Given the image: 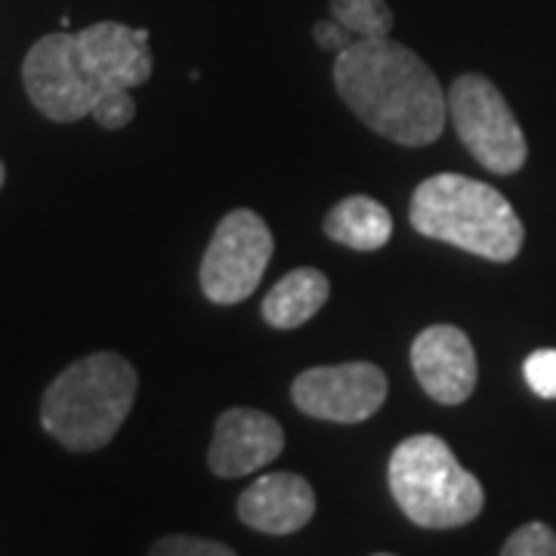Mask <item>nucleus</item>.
<instances>
[{
    "instance_id": "9d476101",
    "label": "nucleus",
    "mask_w": 556,
    "mask_h": 556,
    "mask_svg": "<svg viewBox=\"0 0 556 556\" xmlns=\"http://www.w3.org/2000/svg\"><path fill=\"white\" fill-rule=\"evenodd\" d=\"M285 452V430L257 408H229L217 417L207 467L223 479H239L269 467Z\"/></svg>"
},
{
    "instance_id": "4468645a",
    "label": "nucleus",
    "mask_w": 556,
    "mask_h": 556,
    "mask_svg": "<svg viewBox=\"0 0 556 556\" xmlns=\"http://www.w3.org/2000/svg\"><path fill=\"white\" fill-rule=\"evenodd\" d=\"M325 236L353 251H380L393 239V217L380 201L350 195L325 217Z\"/></svg>"
},
{
    "instance_id": "6e6552de",
    "label": "nucleus",
    "mask_w": 556,
    "mask_h": 556,
    "mask_svg": "<svg viewBox=\"0 0 556 556\" xmlns=\"http://www.w3.org/2000/svg\"><path fill=\"white\" fill-rule=\"evenodd\" d=\"M387 375L371 362L318 365L303 371L291 396L303 415L331 424H362L380 412L387 402Z\"/></svg>"
},
{
    "instance_id": "f8f14e48",
    "label": "nucleus",
    "mask_w": 556,
    "mask_h": 556,
    "mask_svg": "<svg viewBox=\"0 0 556 556\" xmlns=\"http://www.w3.org/2000/svg\"><path fill=\"white\" fill-rule=\"evenodd\" d=\"M316 514V492L298 473H266L254 479L239 497L244 526L263 535H294Z\"/></svg>"
},
{
    "instance_id": "39448f33",
    "label": "nucleus",
    "mask_w": 556,
    "mask_h": 556,
    "mask_svg": "<svg viewBox=\"0 0 556 556\" xmlns=\"http://www.w3.org/2000/svg\"><path fill=\"white\" fill-rule=\"evenodd\" d=\"M448 115L467 152L492 174L510 177L529 159V142L504 93L482 75H460L448 90Z\"/></svg>"
},
{
    "instance_id": "ddd939ff",
    "label": "nucleus",
    "mask_w": 556,
    "mask_h": 556,
    "mask_svg": "<svg viewBox=\"0 0 556 556\" xmlns=\"http://www.w3.org/2000/svg\"><path fill=\"white\" fill-rule=\"evenodd\" d=\"M328 294H331L328 276L313 266H300L276 281L273 291L263 298V318L273 328H285V331L300 328L328 303Z\"/></svg>"
},
{
    "instance_id": "412c9836",
    "label": "nucleus",
    "mask_w": 556,
    "mask_h": 556,
    "mask_svg": "<svg viewBox=\"0 0 556 556\" xmlns=\"http://www.w3.org/2000/svg\"><path fill=\"white\" fill-rule=\"evenodd\" d=\"M3 179H7V167H3V161H0V189H3Z\"/></svg>"
},
{
    "instance_id": "dca6fc26",
    "label": "nucleus",
    "mask_w": 556,
    "mask_h": 556,
    "mask_svg": "<svg viewBox=\"0 0 556 556\" xmlns=\"http://www.w3.org/2000/svg\"><path fill=\"white\" fill-rule=\"evenodd\" d=\"M504 556H556V532L547 522H526L501 547Z\"/></svg>"
},
{
    "instance_id": "1a4fd4ad",
    "label": "nucleus",
    "mask_w": 556,
    "mask_h": 556,
    "mask_svg": "<svg viewBox=\"0 0 556 556\" xmlns=\"http://www.w3.org/2000/svg\"><path fill=\"white\" fill-rule=\"evenodd\" d=\"M412 368L424 393L439 405H460L477 390V350L455 325L424 328L412 343Z\"/></svg>"
},
{
    "instance_id": "2eb2a0df",
    "label": "nucleus",
    "mask_w": 556,
    "mask_h": 556,
    "mask_svg": "<svg viewBox=\"0 0 556 556\" xmlns=\"http://www.w3.org/2000/svg\"><path fill=\"white\" fill-rule=\"evenodd\" d=\"M331 16L353 38H390L393 10L383 0H331Z\"/></svg>"
},
{
    "instance_id": "f03ea898",
    "label": "nucleus",
    "mask_w": 556,
    "mask_h": 556,
    "mask_svg": "<svg viewBox=\"0 0 556 556\" xmlns=\"http://www.w3.org/2000/svg\"><path fill=\"white\" fill-rule=\"evenodd\" d=\"M408 217L420 236L445 241L492 263H510L526 241V229L514 204L495 186L460 174L424 179L412 195Z\"/></svg>"
},
{
    "instance_id": "9b49d317",
    "label": "nucleus",
    "mask_w": 556,
    "mask_h": 556,
    "mask_svg": "<svg viewBox=\"0 0 556 556\" xmlns=\"http://www.w3.org/2000/svg\"><path fill=\"white\" fill-rule=\"evenodd\" d=\"M78 56L87 68V75L109 87H127L134 90L139 84L152 78V50H149V31L130 28L121 22H97L75 31Z\"/></svg>"
},
{
    "instance_id": "f3484780",
    "label": "nucleus",
    "mask_w": 556,
    "mask_h": 556,
    "mask_svg": "<svg viewBox=\"0 0 556 556\" xmlns=\"http://www.w3.org/2000/svg\"><path fill=\"white\" fill-rule=\"evenodd\" d=\"M134 115H137V102H134L127 87H109V90H102L100 100L93 102V112H90V118L97 121L100 127H105V130L127 127L134 121Z\"/></svg>"
},
{
    "instance_id": "20e7f679",
    "label": "nucleus",
    "mask_w": 556,
    "mask_h": 556,
    "mask_svg": "<svg viewBox=\"0 0 556 556\" xmlns=\"http://www.w3.org/2000/svg\"><path fill=\"white\" fill-rule=\"evenodd\" d=\"M390 492L399 510L424 529H457L482 514L479 479L457 464L445 439L420 433L390 455Z\"/></svg>"
},
{
    "instance_id": "aec40b11",
    "label": "nucleus",
    "mask_w": 556,
    "mask_h": 556,
    "mask_svg": "<svg viewBox=\"0 0 556 556\" xmlns=\"http://www.w3.org/2000/svg\"><path fill=\"white\" fill-rule=\"evenodd\" d=\"M313 35H316V43L321 47V50H338V53H340V50H346V47L353 43V40H350L353 35H350V31H346V28H343L338 20H334V22H318Z\"/></svg>"
},
{
    "instance_id": "f257e3e1",
    "label": "nucleus",
    "mask_w": 556,
    "mask_h": 556,
    "mask_svg": "<svg viewBox=\"0 0 556 556\" xmlns=\"http://www.w3.org/2000/svg\"><path fill=\"white\" fill-rule=\"evenodd\" d=\"M340 100L375 134L399 146H430L442 137L448 97L433 68L390 38H358L334 60Z\"/></svg>"
},
{
    "instance_id": "0eeeda50",
    "label": "nucleus",
    "mask_w": 556,
    "mask_h": 556,
    "mask_svg": "<svg viewBox=\"0 0 556 556\" xmlns=\"http://www.w3.org/2000/svg\"><path fill=\"white\" fill-rule=\"evenodd\" d=\"M22 84L40 115L60 124L87 118L102 93L80 62L78 40L72 31L47 35L28 50L22 62Z\"/></svg>"
},
{
    "instance_id": "6ab92c4d",
    "label": "nucleus",
    "mask_w": 556,
    "mask_h": 556,
    "mask_svg": "<svg viewBox=\"0 0 556 556\" xmlns=\"http://www.w3.org/2000/svg\"><path fill=\"white\" fill-rule=\"evenodd\" d=\"M526 383L541 399H556V350H535L522 365Z\"/></svg>"
},
{
    "instance_id": "7ed1b4c3",
    "label": "nucleus",
    "mask_w": 556,
    "mask_h": 556,
    "mask_svg": "<svg viewBox=\"0 0 556 556\" xmlns=\"http://www.w3.org/2000/svg\"><path fill=\"white\" fill-rule=\"evenodd\" d=\"M137 368L118 353H90L68 365L40 402V427L68 452L109 445L137 399Z\"/></svg>"
},
{
    "instance_id": "a211bd4d",
    "label": "nucleus",
    "mask_w": 556,
    "mask_h": 556,
    "mask_svg": "<svg viewBox=\"0 0 556 556\" xmlns=\"http://www.w3.org/2000/svg\"><path fill=\"white\" fill-rule=\"evenodd\" d=\"M155 556H232L236 551L229 544H219L211 538L199 535H170L161 538L159 544H152Z\"/></svg>"
},
{
    "instance_id": "423d86ee",
    "label": "nucleus",
    "mask_w": 556,
    "mask_h": 556,
    "mask_svg": "<svg viewBox=\"0 0 556 556\" xmlns=\"http://www.w3.org/2000/svg\"><path fill=\"white\" fill-rule=\"evenodd\" d=\"M276 251L266 219L239 207L217 223V232L201 260V291L217 306H232L248 300L260 288Z\"/></svg>"
}]
</instances>
